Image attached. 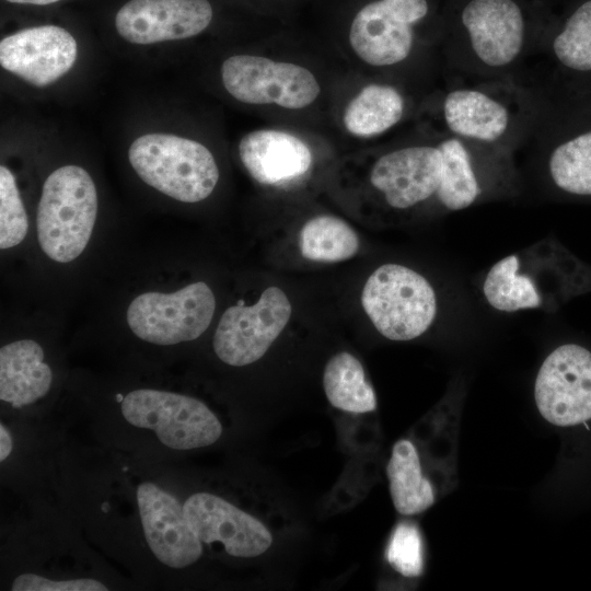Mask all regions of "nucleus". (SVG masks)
Here are the masks:
<instances>
[{
  "label": "nucleus",
  "mask_w": 591,
  "mask_h": 591,
  "mask_svg": "<svg viewBox=\"0 0 591 591\" xmlns=\"http://www.w3.org/2000/svg\"><path fill=\"white\" fill-rule=\"evenodd\" d=\"M128 159L146 184L183 202L206 199L219 179V169L209 149L175 135L140 136L129 147Z\"/></svg>",
  "instance_id": "obj_5"
},
{
  "label": "nucleus",
  "mask_w": 591,
  "mask_h": 591,
  "mask_svg": "<svg viewBox=\"0 0 591 591\" xmlns=\"http://www.w3.org/2000/svg\"><path fill=\"white\" fill-rule=\"evenodd\" d=\"M323 387L332 406L349 413H369L376 408L373 387L367 381L361 362L340 351L326 363Z\"/></svg>",
  "instance_id": "obj_23"
},
{
  "label": "nucleus",
  "mask_w": 591,
  "mask_h": 591,
  "mask_svg": "<svg viewBox=\"0 0 591 591\" xmlns=\"http://www.w3.org/2000/svg\"><path fill=\"white\" fill-rule=\"evenodd\" d=\"M76 59V39L57 25L25 28L0 42L2 68L36 86H46L61 78Z\"/></svg>",
  "instance_id": "obj_17"
},
{
  "label": "nucleus",
  "mask_w": 591,
  "mask_h": 591,
  "mask_svg": "<svg viewBox=\"0 0 591 591\" xmlns=\"http://www.w3.org/2000/svg\"><path fill=\"white\" fill-rule=\"evenodd\" d=\"M28 231V218L11 171L0 166V247L20 244Z\"/></svg>",
  "instance_id": "obj_25"
},
{
  "label": "nucleus",
  "mask_w": 591,
  "mask_h": 591,
  "mask_svg": "<svg viewBox=\"0 0 591 591\" xmlns=\"http://www.w3.org/2000/svg\"><path fill=\"white\" fill-rule=\"evenodd\" d=\"M121 414L130 425L152 430L174 450L208 447L221 437L222 426L201 401L174 392L138 389L121 401Z\"/></svg>",
  "instance_id": "obj_7"
},
{
  "label": "nucleus",
  "mask_w": 591,
  "mask_h": 591,
  "mask_svg": "<svg viewBox=\"0 0 591 591\" xmlns=\"http://www.w3.org/2000/svg\"><path fill=\"white\" fill-rule=\"evenodd\" d=\"M216 298L204 281H196L171 293L149 291L128 305L127 323L140 339L160 346L190 341L209 327Z\"/></svg>",
  "instance_id": "obj_8"
},
{
  "label": "nucleus",
  "mask_w": 591,
  "mask_h": 591,
  "mask_svg": "<svg viewBox=\"0 0 591 591\" xmlns=\"http://www.w3.org/2000/svg\"><path fill=\"white\" fill-rule=\"evenodd\" d=\"M291 302L277 286L266 288L252 305L228 308L216 328L212 346L217 357L233 367L260 359L287 326Z\"/></svg>",
  "instance_id": "obj_11"
},
{
  "label": "nucleus",
  "mask_w": 591,
  "mask_h": 591,
  "mask_svg": "<svg viewBox=\"0 0 591 591\" xmlns=\"http://www.w3.org/2000/svg\"><path fill=\"white\" fill-rule=\"evenodd\" d=\"M13 591H105L107 587L92 578L51 580L36 573L19 575L12 582Z\"/></svg>",
  "instance_id": "obj_27"
},
{
  "label": "nucleus",
  "mask_w": 591,
  "mask_h": 591,
  "mask_svg": "<svg viewBox=\"0 0 591 591\" xmlns=\"http://www.w3.org/2000/svg\"><path fill=\"white\" fill-rule=\"evenodd\" d=\"M361 304L375 329L395 341L421 336L432 325L438 310L437 294L428 279L394 263L371 273L361 291Z\"/></svg>",
  "instance_id": "obj_6"
},
{
  "label": "nucleus",
  "mask_w": 591,
  "mask_h": 591,
  "mask_svg": "<svg viewBox=\"0 0 591 591\" xmlns=\"http://www.w3.org/2000/svg\"><path fill=\"white\" fill-rule=\"evenodd\" d=\"M239 155L257 183L285 187L304 178L313 164L310 147L299 137L279 129H257L240 141Z\"/></svg>",
  "instance_id": "obj_18"
},
{
  "label": "nucleus",
  "mask_w": 591,
  "mask_h": 591,
  "mask_svg": "<svg viewBox=\"0 0 591 591\" xmlns=\"http://www.w3.org/2000/svg\"><path fill=\"white\" fill-rule=\"evenodd\" d=\"M13 448L12 437L8 428L0 425V461L3 462L10 455Z\"/></svg>",
  "instance_id": "obj_28"
},
{
  "label": "nucleus",
  "mask_w": 591,
  "mask_h": 591,
  "mask_svg": "<svg viewBox=\"0 0 591 591\" xmlns=\"http://www.w3.org/2000/svg\"><path fill=\"white\" fill-rule=\"evenodd\" d=\"M97 192L78 165L55 170L45 181L36 228L42 251L53 260L70 263L85 250L97 216Z\"/></svg>",
  "instance_id": "obj_3"
},
{
  "label": "nucleus",
  "mask_w": 591,
  "mask_h": 591,
  "mask_svg": "<svg viewBox=\"0 0 591 591\" xmlns=\"http://www.w3.org/2000/svg\"><path fill=\"white\" fill-rule=\"evenodd\" d=\"M7 1L13 2V3L45 5V4L57 2L59 0H7Z\"/></svg>",
  "instance_id": "obj_29"
},
{
  "label": "nucleus",
  "mask_w": 591,
  "mask_h": 591,
  "mask_svg": "<svg viewBox=\"0 0 591 591\" xmlns=\"http://www.w3.org/2000/svg\"><path fill=\"white\" fill-rule=\"evenodd\" d=\"M53 373L42 346L33 339L11 341L0 349V399L13 407L35 403L50 390Z\"/></svg>",
  "instance_id": "obj_19"
},
{
  "label": "nucleus",
  "mask_w": 591,
  "mask_h": 591,
  "mask_svg": "<svg viewBox=\"0 0 591 591\" xmlns=\"http://www.w3.org/2000/svg\"><path fill=\"white\" fill-rule=\"evenodd\" d=\"M534 397L541 415L553 425L591 419V352L576 344L553 350L538 370Z\"/></svg>",
  "instance_id": "obj_12"
},
{
  "label": "nucleus",
  "mask_w": 591,
  "mask_h": 591,
  "mask_svg": "<svg viewBox=\"0 0 591 591\" xmlns=\"http://www.w3.org/2000/svg\"><path fill=\"white\" fill-rule=\"evenodd\" d=\"M221 79L230 95L252 105L302 109L321 92L315 76L305 67L264 56L229 57L221 66Z\"/></svg>",
  "instance_id": "obj_9"
},
{
  "label": "nucleus",
  "mask_w": 591,
  "mask_h": 591,
  "mask_svg": "<svg viewBox=\"0 0 591 591\" xmlns=\"http://www.w3.org/2000/svg\"><path fill=\"white\" fill-rule=\"evenodd\" d=\"M386 474L392 501L398 513H420L434 502L432 487L421 474L418 454L410 441L403 439L394 444Z\"/></svg>",
  "instance_id": "obj_22"
},
{
  "label": "nucleus",
  "mask_w": 591,
  "mask_h": 591,
  "mask_svg": "<svg viewBox=\"0 0 591 591\" xmlns=\"http://www.w3.org/2000/svg\"><path fill=\"white\" fill-rule=\"evenodd\" d=\"M538 115L530 91L510 79L479 78L452 83L437 93L426 111L430 134L512 151Z\"/></svg>",
  "instance_id": "obj_2"
},
{
  "label": "nucleus",
  "mask_w": 591,
  "mask_h": 591,
  "mask_svg": "<svg viewBox=\"0 0 591 591\" xmlns=\"http://www.w3.org/2000/svg\"><path fill=\"white\" fill-rule=\"evenodd\" d=\"M427 0H373L358 10L349 27L355 54L373 67L405 62L416 45L415 27L428 14Z\"/></svg>",
  "instance_id": "obj_10"
},
{
  "label": "nucleus",
  "mask_w": 591,
  "mask_h": 591,
  "mask_svg": "<svg viewBox=\"0 0 591 591\" xmlns=\"http://www.w3.org/2000/svg\"><path fill=\"white\" fill-rule=\"evenodd\" d=\"M547 51L561 74L566 92L591 89V0L581 3L566 19Z\"/></svg>",
  "instance_id": "obj_20"
},
{
  "label": "nucleus",
  "mask_w": 591,
  "mask_h": 591,
  "mask_svg": "<svg viewBox=\"0 0 591 591\" xmlns=\"http://www.w3.org/2000/svg\"><path fill=\"white\" fill-rule=\"evenodd\" d=\"M183 509L202 543L220 542L231 556L256 557L273 543L270 532L259 520L213 494H193Z\"/></svg>",
  "instance_id": "obj_16"
},
{
  "label": "nucleus",
  "mask_w": 591,
  "mask_h": 591,
  "mask_svg": "<svg viewBox=\"0 0 591 591\" xmlns=\"http://www.w3.org/2000/svg\"><path fill=\"white\" fill-rule=\"evenodd\" d=\"M386 557L393 568L404 577H418L422 573L421 538L414 524L401 523L396 526Z\"/></svg>",
  "instance_id": "obj_26"
},
{
  "label": "nucleus",
  "mask_w": 591,
  "mask_h": 591,
  "mask_svg": "<svg viewBox=\"0 0 591 591\" xmlns=\"http://www.w3.org/2000/svg\"><path fill=\"white\" fill-rule=\"evenodd\" d=\"M212 15L208 0H130L118 10L115 26L127 42L148 45L198 35Z\"/></svg>",
  "instance_id": "obj_15"
},
{
  "label": "nucleus",
  "mask_w": 591,
  "mask_h": 591,
  "mask_svg": "<svg viewBox=\"0 0 591 591\" xmlns=\"http://www.w3.org/2000/svg\"><path fill=\"white\" fill-rule=\"evenodd\" d=\"M461 24L463 46L452 50V58L476 77H508L530 49L523 12L513 0H471Z\"/></svg>",
  "instance_id": "obj_4"
},
{
  "label": "nucleus",
  "mask_w": 591,
  "mask_h": 591,
  "mask_svg": "<svg viewBox=\"0 0 591 591\" xmlns=\"http://www.w3.org/2000/svg\"><path fill=\"white\" fill-rule=\"evenodd\" d=\"M425 143L380 154L368 183L380 202L394 212L464 210L510 184V151L433 135Z\"/></svg>",
  "instance_id": "obj_1"
},
{
  "label": "nucleus",
  "mask_w": 591,
  "mask_h": 591,
  "mask_svg": "<svg viewBox=\"0 0 591 591\" xmlns=\"http://www.w3.org/2000/svg\"><path fill=\"white\" fill-rule=\"evenodd\" d=\"M136 495L144 537L155 558L174 569L196 563L202 542L176 497L151 482L139 484Z\"/></svg>",
  "instance_id": "obj_14"
},
{
  "label": "nucleus",
  "mask_w": 591,
  "mask_h": 591,
  "mask_svg": "<svg viewBox=\"0 0 591 591\" xmlns=\"http://www.w3.org/2000/svg\"><path fill=\"white\" fill-rule=\"evenodd\" d=\"M301 255L316 263H337L352 258L359 251L360 239L344 219L318 215L302 225L298 236Z\"/></svg>",
  "instance_id": "obj_24"
},
{
  "label": "nucleus",
  "mask_w": 591,
  "mask_h": 591,
  "mask_svg": "<svg viewBox=\"0 0 591 591\" xmlns=\"http://www.w3.org/2000/svg\"><path fill=\"white\" fill-rule=\"evenodd\" d=\"M407 106V100L397 86L391 83H369L349 101L343 114V123L352 136L378 137L403 120Z\"/></svg>",
  "instance_id": "obj_21"
},
{
  "label": "nucleus",
  "mask_w": 591,
  "mask_h": 591,
  "mask_svg": "<svg viewBox=\"0 0 591 591\" xmlns=\"http://www.w3.org/2000/svg\"><path fill=\"white\" fill-rule=\"evenodd\" d=\"M547 155V173L560 192L591 197V89L566 94L564 114Z\"/></svg>",
  "instance_id": "obj_13"
}]
</instances>
